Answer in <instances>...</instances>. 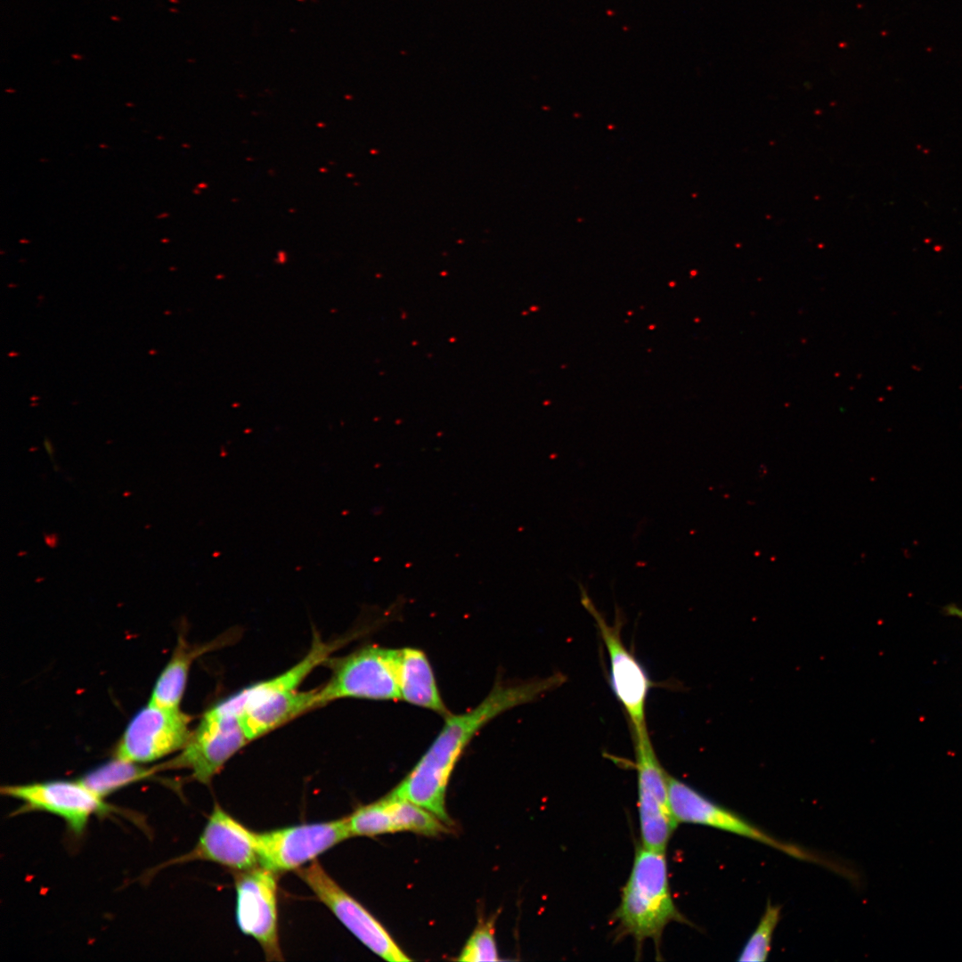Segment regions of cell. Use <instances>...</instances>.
Here are the masks:
<instances>
[{"instance_id": "obj_1", "label": "cell", "mask_w": 962, "mask_h": 962, "mask_svg": "<svg viewBox=\"0 0 962 962\" xmlns=\"http://www.w3.org/2000/svg\"><path fill=\"white\" fill-rule=\"evenodd\" d=\"M566 680L563 673H555L512 683L498 681L477 706L444 718V725L431 745L390 793L428 810L450 826L452 820L445 809L446 788L458 761L473 738L498 715L540 698L559 688Z\"/></svg>"}, {"instance_id": "obj_2", "label": "cell", "mask_w": 962, "mask_h": 962, "mask_svg": "<svg viewBox=\"0 0 962 962\" xmlns=\"http://www.w3.org/2000/svg\"><path fill=\"white\" fill-rule=\"evenodd\" d=\"M613 919L617 938L632 937L638 951L647 940L658 950L664 930L672 922L692 925L673 901L665 851L637 847Z\"/></svg>"}, {"instance_id": "obj_3", "label": "cell", "mask_w": 962, "mask_h": 962, "mask_svg": "<svg viewBox=\"0 0 962 962\" xmlns=\"http://www.w3.org/2000/svg\"><path fill=\"white\" fill-rule=\"evenodd\" d=\"M331 675L318 689L322 705L340 698L398 701V648L364 646L329 660Z\"/></svg>"}, {"instance_id": "obj_4", "label": "cell", "mask_w": 962, "mask_h": 962, "mask_svg": "<svg viewBox=\"0 0 962 962\" xmlns=\"http://www.w3.org/2000/svg\"><path fill=\"white\" fill-rule=\"evenodd\" d=\"M669 803L677 823L711 827L757 841L797 860L829 868L839 874L845 868L817 853L778 839L741 815L712 801L683 781L669 775Z\"/></svg>"}, {"instance_id": "obj_5", "label": "cell", "mask_w": 962, "mask_h": 962, "mask_svg": "<svg viewBox=\"0 0 962 962\" xmlns=\"http://www.w3.org/2000/svg\"><path fill=\"white\" fill-rule=\"evenodd\" d=\"M632 735L641 845L665 851L678 824L669 803V774L658 760L648 728L632 730Z\"/></svg>"}, {"instance_id": "obj_6", "label": "cell", "mask_w": 962, "mask_h": 962, "mask_svg": "<svg viewBox=\"0 0 962 962\" xmlns=\"http://www.w3.org/2000/svg\"><path fill=\"white\" fill-rule=\"evenodd\" d=\"M351 836L347 817L257 832L259 863L277 874L298 870Z\"/></svg>"}, {"instance_id": "obj_7", "label": "cell", "mask_w": 962, "mask_h": 962, "mask_svg": "<svg viewBox=\"0 0 962 962\" xmlns=\"http://www.w3.org/2000/svg\"><path fill=\"white\" fill-rule=\"evenodd\" d=\"M297 874L318 900L375 954L390 962L412 961L379 921L346 893L316 860L298 869Z\"/></svg>"}, {"instance_id": "obj_8", "label": "cell", "mask_w": 962, "mask_h": 962, "mask_svg": "<svg viewBox=\"0 0 962 962\" xmlns=\"http://www.w3.org/2000/svg\"><path fill=\"white\" fill-rule=\"evenodd\" d=\"M249 742L239 717L224 713L214 706L200 720L180 754L164 769H187L193 779L208 785L224 765Z\"/></svg>"}, {"instance_id": "obj_9", "label": "cell", "mask_w": 962, "mask_h": 962, "mask_svg": "<svg viewBox=\"0 0 962 962\" xmlns=\"http://www.w3.org/2000/svg\"><path fill=\"white\" fill-rule=\"evenodd\" d=\"M278 874L258 865L235 873L236 922L254 938L267 960H283L279 937Z\"/></svg>"}, {"instance_id": "obj_10", "label": "cell", "mask_w": 962, "mask_h": 962, "mask_svg": "<svg viewBox=\"0 0 962 962\" xmlns=\"http://www.w3.org/2000/svg\"><path fill=\"white\" fill-rule=\"evenodd\" d=\"M1 794L21 802L18 813L43 811L62 819L76 836L84 834L94 815L113 811L104 798L89 789L80 779L50 780L21 785H7Z\"/></svg>"}, {"instance_id": "obj_11", "label": "cell", "mask_w": 962, "mask_h": 962, "mask_svg": "<svg viewBox=\"0 0 962 962\" xmlns=\"http://www.w3.org/2000/svg\"><path fill=\"white\" fill-rule=\"evenodd\" d=\"M580 588L582 605L594 619L607 648L612 690L627 714L631 730L645 729V707L652 685L650 679L636 656L624 645L621 621L610 624L596 608L581 583Z\"/></svg>"}, {"instance_id": "obj_12", "label": "cell", "mask_w": 962, "mask_h": 962, "mask_svg": "<svg viewBox=\"0 0 962 962\" xmlns=\"http://www.w3.org/2000/svg\"><path fill=\"white\" fill-rule=\"evenodd\" d=\"M191 717L180 708L149 702L131 719L115 757L135 763L151 762L181 750L191 737Z\"/></svg>"}, {"instance_id": "obj_13", "label": "cell", "mask_w": 962, "mask_h": 962, "mask_svg": "<svg viewBox=\"0 0 962 962\" xmlns=\"http://www.w3.org/2000/svg\"><path fill=\"white\" fill-rule=\"evenodd\" d=\"M195 860L210 861L241 872L258 865L257 832L216 803L195 846L162 867Z\"/></svg>"}, {"instance_id": "obj_14", "label": "cell", "mask_w": 962, "mask_h": 962, "mask_svg": "<svg viewBox=\"0 0 962 962\" xmlns=\"http://www.w3.org/2000/svg\"><path fill=\"white\" fill-rule=\"evenodd\" d=\"M342 643L343 640L327 643L322 640L318 634H314L307 654L291 668L276 677L244 688L214 707L224 713L239 717L246 710L271 696L298 689L310 673L326 662L329 656Z\"/></svg>"}, {"instance_id": "obj_15", "label": "cell", "mask_w": 962, "mask_h": 962, "mask_svg": "<svg viewBox=\"0 0 962 962\" xmlns=\"http://www.w3.org/2000/svg\"><path fill=\"white\" fill-rule=\"evenodd\" d=\"M322 706L318 689H298L269 697L239 716L244 733L250 742L289 721Z\"/></svg>"}, {"instance_id": "obj_16", "label": "cell", "mask_w": 962, "mask_h": 962, "mask_svg": "<svg viewBox=\"0 0 962 962\" xmlns=\"http://www.w3.org/2000/svg\"><path fill=\"white\" fill-rule=\"evenodd\" d=\"M397 676L401 700L444 718L452 713L443 701L432 666L421 649L398 648Z\"/></svg>"}, {"instance_id": "obj_17", "label": "cell", "mask_w": 962, "mask_h": 962, "mask_svg": "<svg viewBox=\"0 0 962 962\" xmlns=\"http://www.w3.org/2000/svg\"><path fill=\"white\" fill-rule=\"evenodd\" d=\"M224 641L227 639L192 647L180 637L170 660L155 683L150 703L161 707L179 708L194 659L216 647L219 648Z\"/></svg>"}, {"instance_id": "obj_18", "label": "cell", "mask_w": 962, "mask_h": 962, "mask_svg": "<svg viewBox=\"0 0 962 962\" xmlns=\"http://www.w3.org/2000/svg\"><path fill=\"white\" fill-rule=\"evenodd\" d=\"M140 763L118 757L90 770L80 779L89 789L102 798L129 785L152 776L157 766L145 768Z\"/></svg>"}, {"instance_id": "obj_19", "label": "cell", "mask_w": 962, "mask_h": 962, "mask_svg": "<svg viewBox=\"0 0 962 962\" xmlns=\"http://www.w3.org/2000/svg\"><path fill=\"white\" fill-rule=\"evenodd\" d=\"M383 799L388 808L395 833L411 831L435 836L448 832V825L428 810L389 793Z\"/></svg>"}, {"instance_id": "obj_20", "label": "cell", "mask_w": 962, "mask_h": 962, "mask_svg": "<svg viewBox=\"0 0 962 962\" xmlns=\"http://www.w3.org/2000/svg\"><path fill=\"white\" fill-rule=\"evenodd\" d=\"M781 907L768 901L764 912L751 936L748 938L738 961L759 962L767 959L770 951L773 933L779 922Z\"/></svg>"}, {"instance_id": "obj_21", "label": "cell", "mask_w": 962, "mask_h": 962, "mask_svg": "<svg viewBox=\"0 0 962 962\" xmlns=\"http://www.w3.org/2000/svg\"><path fill=\"white\" fill-rule=\"evenodd\" d=\"M494 918L479 921L457 960L479 962L497 961L499 959L494 939Z\"/></svg>"}, {"instance_id": "obj_22", "label": "cell", "mask_w": 962, "mask_h": 962, "mask_svg": "<svg viewBox=\"0 0 962 962\" xmlns=\"http://www.w3.org/2000/svg\"><path fill=\"white\" fill-rule=\"evenodd\" d=\"M944 613L948 616H956L962 620V608L955 604H949L943 607Z\"/></svg>"}]
</instances>
